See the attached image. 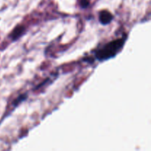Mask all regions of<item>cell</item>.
I'll return each instance as SVG.
<instances>
[{"label": "cell", "instance_id": "1", "mask_svg": "<svg viewBox=\"0 0 151 151\" xmlns=\"http://www.w3.org/2000/svg\"><path fill=\"white\" fill-rule=\"evenodd\" d=\"M125 41L126 37L121 38L108 43L103 47L95 52V58L100 61H107L110 58H114L123 47Z\"/></svg>", "mask_w": 151, "mask_h": 151}, {"label": "cell", "instance_id": "2", "mask_svg": "<svg viewBox=\"0 0 151 151\" xmlns=\"http://www.w3.org/2000/svg\"><path fill=\"white\" fill-rule=\"evenodd\" d=\"M114 19V16L108 11H102L99 13V21L103 25H107Z\"/></svg>", "mask_w": 151, "mask_h": 151}, {"label": "cell", "instance_id": "3", "mask_svg": "<svg viewBox=\"0 0 151 151\" xmlns=\"http://www.w3.org/2000/svg\"><path fill=\"white\" fill-rule=\"evenodd\" d=\"M25 31V27L23 26H18L16 27L14 30H13V32L11 34V39L13 41H16L21 37V35L24 34Z\"/></svg>", "mask_w": 151, "mask_h": 151}, {"label": "cell", "instance_id": "4", "mask_svg": "<svg viewBox=\"0 0 151 151\" xmlns=\"http://www.w3.org/2000/svg\"><path fill=\"white\" fill-rule=\"evenodd\" d=\"M27 98V95L25 94H22L21 95L20 97H19L18 98H16V100H15L14 101H13V106H17L18 104H19V102H22V101H24V100H26Z\"/></svg>", "mask_w": 151, "mask_h": 151}, {"label": "cell", "instance_id": "5", "mask_svg": "<svg viewBox=\"0 0 151 151\" xmlns=\"http://www.w3.org/2000/svg\"><path fill=\"white\" fill-rule=\"evenodd\" d=\"M88 5H89V2H88V0H81L80 6L82 8H86Z\"/></svg>", "mask_w": 151, "mask_h": 151}]
</instances>
